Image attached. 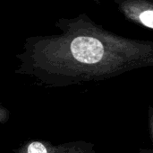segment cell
<instances>
[{"mask_svg": "<svg viewBox=\"0 0 153 153\" xmlns=\"http://www.w3.org/2000/svg\"><path fill=\"white\" fill-rule=\"evenodd\" d=\"M138 153H153V150H150V149H142L140 150Z\"/></svg>", "mask_w": 153, "mask_h": 153, "instance_id": "cell-6", "label": "cell"}, {"mask_svg": "<svg viewBox=\"0 0 153 153\" xmlns=\"http://www.w3.org/2000/svg\"><path fill=\"white\" fill-rule=\"evenodd\" d=\"M9 115H10L9 111L1 105L0 106V122H1L2 124H4L8 121Z\"/></svg>", "mask_w": 153, "mask_h": 153, "instance_id": "cell-5", "label": "cell"}, {"mask_svg": "<svg viewBox=\"0 0 153 153\" xmlns=\"http://www.w3.org/2000/svg\"><path fill=\"white\" fill-rule=\"evenodd\" d=\"M17 58L15 74L30 77L43 87L60 88L153 67V44L79 33L35 42Z\"/></svg>", "mask_w": 153, "mask_h": 153, "instance_id": "cell-1", "label": "cell"}, {"mask_svg": "<svg viewBox=\"0 0 153 153\" xmlns=\"http://www.w3.org/2000/svg\"><path fill=\"white\" fill-rule=\"evenodd\" d=\"M14 153H96V151L95 144L85 141L53 144L47 141L29 140L15 149Z\"/></svg>", "mask_w": 153, "mask_h": 153, "instance_id": "cell-2", "label": "cell"}, {"mask_svg": "<svg viewBox=\"0 0 153 153\" xmlns=\"http://www.w3.org/2000/svg\"><path fill=\"white\" fill-rule=\"evenodd\" d=\"M140 21L147 27L153 28V11H145L140 14Z\"/></svg>", "mask_w": 153, "mask_h": 153, "instance_id": "cell-3", "label": "cell"}, {"mask_svg": "<svg viewBox=\"0 0 153 153\" xmlns=\"http://www.w3.org/2000/svg\"><path fill=\"white\" fill-rule=\"evenodd\" d=\"M148 126L151 140L153 143V106H151L148 110Z\"/></svg>", "mask_w": 153, "mask_h": 153, "instance_id": "cell-4", "label": "cell"}]
</instances>
